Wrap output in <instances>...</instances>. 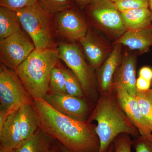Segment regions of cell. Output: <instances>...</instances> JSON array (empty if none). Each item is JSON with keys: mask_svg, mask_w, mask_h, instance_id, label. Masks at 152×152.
Listing matches in <instances>:
<instances>
[{"mask_svg": "<svg viewBox=\"0 0 152 152\" xmlns=\"http://www.w3.org/2000/svg\"><path fill=\"white\" fill-rule=\"evenodd\" d=\"M39 128L51 138L72 152H98L100 143L96 125L66 116L55 110L43 99H34Z\"/></svg>", "mask_w": 152, "mask_h": 152, "instance_id": "1", "label": "cell"}, {"mask_svg": "<svg viewBox=\"0 0 152 152\" xmlns=\"http://www.w3.org/2000/svg\"><path fill=\"white\" fill-rule=\"evenodd\" d=\"M96 105L87 120L97 123L96 132L99 139L98 152H108L111 145L119 135L127 134L132 137L140 134L131 122L113 92L101 93Z\"/></svg>", "mask_w": 152, "mask_h": 152, "instance_id": "2", "label": "cell"}, {"mask_svg": "<svg viewBox=\"0 0 152 152\" xmlns=\"http://www.w3.org/2000/svg\"><path fill=\"white\" fill-rule=\"evenodd\" d=\"M59 60L56 49H35L15 70L33 99H44L49 94L51 73Z\"/></svg>", "mask_w": 152, "mask_h": 152, "instance_id": "3", "label": "cell"}, {"mask_svg": "<svg viewBox=\"0 0 152 152\" xmlns=\"http://www.w3.org/2000/svg\"><path fill=\"white\" fill-rule=\"evenodd\" d=\"M15 12L22 28L33 41L36 49H55L52 17L38 2Z\"/></svg>", "mask_w": 152, "mask_h": 152, "instance_id": "4", "label": "cell"}, {"mask_svg": "<svg viewBox=\"0 0 152 152\" xmlns=\"http://www.w3.org/2000/svg\"><path fill=\"white\" fill-rule=\"evenodd\" d=\"M84 10L93 24L114 41L127 31L121 13L110 0H92Z\"/></svg>", "mask_w": 152, "mask_h": 152, "instance_id": "5", "label": "cell"}, {"mask_svg": "<svg viewBox=\"0 0 152 152\" xmlns=\"http://www.w3.org/2000/svg\"><path fill=\"white\" fill-rule=\"evenodd\" d=\"M33 101L15 71L1 63L0 115H8L22 105L32 103Z\"/></svg>", "mask_w": 152, "mask_h": 152, "instance_id": "6", "label": "cell"}, {"mask_svg": "<svg viewBox=\"0 0 152 152\" xmlns=\"http://www.w3.org/2000/svg\"><path fill=\"white\" fill-rule=\"evenodd\" d=\"M57 50L59 59L65 63L80 83L85 97L94 96L96 82L93 69L87 64L80 45L62 42L58 44Z\"/></svg>", "mask_w": 152, "mask_h": 152, "instance_id": "7", "label": "cell"}, {"mask_svg": "<svg viewBox=\"0 0 152 152\" xmlns=\"http://www.w3.org/2000/svg\"><path fill=\"white\" fill-rule=\"evenodd\" d=\"M35 49L33 41L23 29L0 40L1 63L16 70Z\"/></svg>", "mask_w": 152, "mask_h": 152, "instance_id": "8", "label": "cell"}, {"mask_svg": "<svg viewBox=\"0 0 152 152\" xmlns=\"http://www.w3.org/2000/svg\"><path fill=\"white\" fill-rule=\"evenodd\" d=\"M54 17L57 34L71 43L79 42L86 35L89 28L86 17L75 7Z\"/></svg>", "mask_w": 152, "mask_h": 152, "instance_id": "9", "label": "cell"}, {"mask_svg": "<svg viewBox=\"0 0 152 152\" xmlns=\"http://www.w3.org/2000/svg\"><path fill=\"white\" fill-rule=\"evenodd\" d=\"M79 42L85 58L93 69L101 66L113 48L103 37L90 27L86 35Z\"/></svg>", "mask_w": 152, "mask_h": 152, "instance_id": "10", "label": "cell"}, {"mask_svg": "<svg viewBox=\"0 0 152 152\" xmlns=\"http://www.w3.org/2000/svg\"><path fill=\"white\" fill-rule=\"evenodd\" d=\"M112 92L131 122L138 130L140 136L152 142L151 129L141 111L135 96L121 88L116 89Z\"/></svg>", "mask_w": 152, "mask_h": 152, "instance_id": "11", "label": "cell"}, {"mask_svg": "<svg viewBox=\"0 0 152 152\" xmlns=\"http://www.w3.org/2000/svg\"><path fill=\"white\" fill-rule=\"evenodd\" d=\"M44 99L49 104L61 113L73 118L86 121L89 111L86 99L67 94H48Z\"/></svg>", "mask_w": 152, "mask_h": 152, "instance_id": "12", "label": "cell"}, {"mask_svg": "<svg viewBox=\"0 0 152 152\" xmlns=\"http://www.w3.org/2000/svg\"><path fill=\"white\" fill-rule=\"evenodd\" d=\"M137 58L133 54L126 52L117 69L112 83L111 92L118 88L126 91L132 96L137 94L136 68Z\"/></svg>", "mask_w": 152, "mask_h": 152, "instance_id": "13", "label": "cell"}, {"mask_svg": "<svg viewBox=\"0 0 152 152\" xmlns=\"http://www.w3.org/2000/svg\"><path fill=\"white\" fill-rule=\"evenodd\" d=\"M122 46L121 44H114L108 56L98 69L97 79L100 94L112 92L114 75L121 61Z\"/></svg>", "mask_w": 152, "mask_h": 152, "instance_id": "14", "label": "cell"}, {"mask_svg": "<svg viewBox=\"0 0 152 152\" xmlns=\"http://www.w3.org/2000/svg\"><path fill=\"white\" fill-rule=\"evenodd\" d=\"M116 44L141 53H147L152 47V24L138 29L127 30L114 41L113 45Z\"/></svg>", "mask_w": 152, "mask_h": 152, "instance_id": "15", "label": "cell"}, {"mask_svg": "<svg viewBox=\"0 0 152 152\" xmlns=\"http://www.w3.org/2000/svg\"><path fill=\"white\" fill-rule=\"evenodd\" d=\"M18 110L9 114L5 119L0 123L1 145L17 149L23 142L19 126Z\"/></svg>", "mask_w": 152, "mask_h": 152, "instance_id": "16", "label": "cell"}, {"mask_svg": "<svg viewBox=\"0 0 152 152\" xmlns=\"http://www.w3.org/2000/svg\"><path fill=\"white\" fill-rule=\"evenodd\" d=\"M18 121L23 142L32 137L39 129V121L32 103L22 105L18 110Z\"/></svg>", "mask_w": 152, "mask_h": 152, "instance_id": "17", "label": "cell"}, {"mask_svg": "<svg viewBox=\"0 0 152 152\" xmlns=\"http://www.w3.org/2000/svg\"><path fill=\"white\" fill-rule=\"evenodd\" d=\"M53 139L38 129L34 134L23 142L17 148V152H53Z\"/></svg>", "mask_w": 152, "mask_h": 152, "instance_id": "18", "label": "cell"}, {"mask_svg": "<svg viewBox=\"0 0 152 152\" xmlns=\"http://www.w3.org/2000/svg\"><path fill=\"white\" fill-rule=\"evenodd\" d=\"M121 13L127 30L138 29L152 24V13L149 8L130 10Z\"/></svg>", "mask_w": 152, "mask_h": 152, "instance_id": "19", "label": "cell"}, {"mask_svg": "<svg viewBox=\"0 0 152 152\" xmlns=\"http://www.w3.org/2000/svg\"><path fill=\"white\" fill-rule=\"evenodd\" d=\"M23 29L16 12L0 7V40Z\"/></svg>", "mask_w": 152, "mask_h": 152, "instance_id": "20", "label": "cell"}, {"mask_svg": "<svg viewBox=\"0 0 152 152\" xmlns=\"http://www.w3.org/2000/svg\"><path fill=\"white\" fill-rule=\"evenodd\" d=\"M135 97L141 111L152 131V88L146 91L137 90Z\"/></svg>", "mask_w": 152, "mask_h": 152, "instance_id": "21", "label": "cell"}, {"mask_svg": "<svg viewBox=\"0 0 152 152\" xmlns=\"http://www.w3.org/2000/svg\"><path fill=\"white\" fill-rule=\"evenodd\" d=\"M73 1V0H38V3L47 13L53 17L74 7Z\"/></svg>", "mask_w": 152, "mask_h": 152, "instance_id": "22", "label": "cell"}, {"mask_svg": "<svg viewBox=\"0 0 152 152\" xmlns=\"http://www.w3.org/2000/svg\"><path fill=\"white\" fill-rule=\"evenodd\" d=\"M50 91L56 94H66V78L62 67H55L50 76Z\"/></svg>", "mask_w": 152, "mask_h": 152, "instance_id": "23", "label": "cell"}, {"mask_svg": "<svg viewBox=\"0 0 152 152\" xmlns=\"http://www.w3.org/2000/svg\"><path fill=\"white\" fill-rule=\"evenodd\" d=\"M66 78V94L74 96L85 98L84 94L80 83L69 69L63 67Z\"/></svg>", "mask_w": 152, "mask_h": 152, "instance_id": "24", "label": "cell"}, {"mask_svg": "<svg viewBox=\"0 0 152 152\" xmlns=\"http://www.w3.org/2000/svg\"><path fill=\"white\" fill-rule=\"evenodd\" d=\"M115 4L121 13L136 9L149 8L148 0H121Z\"/></svg>", "mask_w": 152, "mask_h": 152, "instance_id": "25", "label": "cell"}, {"mask_svg": "<svg viewBox=\"0 0 152 152\" xmlns=\"http://www.w3.org/2000/svg\"><path fill=\"white\" fill-rule=\"evenodd\" d=\"M113 144L115 152H132V140L128 134L119 135L114 140Z\"/></svg>", "mask_w": 152, "mask_h": 152, "instance_id": "26", "label": "cell"}, {"mask_svg": "<svg viewBox=\"0 0 152 152\" xmlns=\"http://www.w3.org/2000/svg\"><path fill=\"white\" fill-rule=\"evenodd\" d=\"M37 2L38 0H0V7L16 11Z\"/></svg>", "mask_w": 152, "mask_h": 152, "instance_id": "27", "label": "cell"}, {"mask_svg": "<svg viewBox=\"0 0 152 152\" xmlns=\"http://www.w3.org/2000/svg\"><path fill=\"white\" fill-rule=\"evenodd\" d=\"M132 146L136 152H152V142L149 141L141 136L135 137L132 140Z\"/></svg>", "mask_w": 152, "mask_h": 152, "instance_id": "28", "label": "cell"}, {"mask_svg": "<svg viewBox=\"0 0 152 152\" xmlns=\"http://www.w3.org/2000/svg\"><path fill=\"white\" fill-rule=\"evenodd\" d=\"M151 81L139 77L136 80V88L140 91H148L150 89Z\"/></svg>", "mask_w": 152, "mask_h": 152, "instance_id": "29", "label": "cell"}, {"mask_svg": "<svg viewBox=\"0 0 152 152\" xmlns=\"http://www.w3.org/2000/svg\"><path fill=\"white\" fill-rule=\"evenodd\" d=\"M139 77L151 81H152V69L149 67H142L139 71Z\"/></svg>", "mask_w": 152, "mask_h": 152, "instance_id": "30", "label": "cell"}, {"mask_svg": "<svg viewBox=\"0 0 152 152\" xmlns=\"http://www.w3.org/2000/svg\"><path fill=\"white\" fill-rule=\"evenodd\" d=\"M53 152H72L69 151L66 148L64 147L62 145L60 144L58 142L56 141L54 142V144L53 151ZM108 152H115L113 144L112 143L110 146L109 148Z\"/></svg>", "mask_w": 152, "mask_h": 152, "instance_id": "31", "label": "cell"}, {"mask_svg": "<svg viewBox=\"0 0 152 152\" xmlns=\"http://www.w3.org/2000/svg\"><path fill=\"white\" fill-rule=\"evenodd\" d=\"M73 1L77 3L80 8L84 9L92 0H73Z\"/></svg>", "mask_w": 152, "mask_h": 152, "instance_id": "32", "label": "cell"}, {"mask_svg": "<svg viewBox=\"0 0 152 152\" xmlns=\"http://www.w3.org/2000/svg\"><path fill=\"white\" fill-rule=\"evenodd\" d=\"M0 152H17V149H12L0 146Z\"/></svg>", "mask_w": 152, "mask_h": 152, "instance_id": "33", "label": "cell"}, {"mask_svg": "<svg viewBox=\"0 0 152 152\" xmlns=\"http://www.w3.org/2000/svg\"><path fill=\"white\" fill-rule=\"evenodd\" d=\"M149 8L152 13V0H148Z\"/></svg>", "mask_w": 152, "mask_h": 152, "instance_id": "34", "label": "cell"}, {"mask_svg": "<svg viewBox=\"0 0 152 152\" xmlns=\"http://www.w3.org/2000/svg\"><path fill=\"white\" fill-rule=\"evenodd\" d=\"M111 1H113V2H116L118 1H121V0H110Z\"/></svg>", "mask_w": 152, "mask_h": 152, "instance_id": "35", "label": "cell"}]
</instances>
